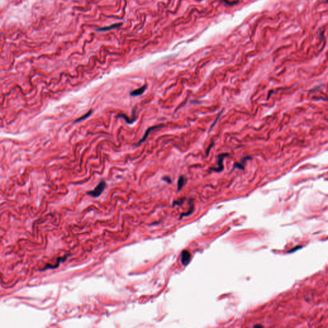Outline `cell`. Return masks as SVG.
Listing matches in <instances>:
<instances>
[{"label": "cell", "mask_w": 328, "mask_h": 328, "mask_svg": "<svg viewBox=\"0 0 328 328\" xmlns=\"http://www.w3.org/2000/svg\"><path fill=\"white\" fill-rule=\"evenodd\" d=\"M147 88V85H143L142 87L138 88L137 89H136V90H134L132 92H130V95L131 96H141L142 95L146 90Z\"/></svg>", "instance_id": "8992f818"}, {"label": "cell", "mask_w": 328, "mask_h": 328, "mask_svg": "<svg viewBox=\"0 0 328 328\" xmlns=\"http://www.w3.org/2000/svg\"><path fill=\"white\" fill-rule=\"evenodd\" d=\"M251 158H252L250 156H245L242 158V160L240 161V162L239 163L236 162L234 164L233 169H235V168H238V169H240V170H244L245 165L247 161L249 160H251Z\"/></svg>", "instance_id": "277c9868"}, {"label": "cell", "mask_w": 328, "mask_h": 328, "mask_svg": "<svg viewBox=\"0 0 328 328\" xmlns=\"http://www.w3.org/2000/svg\"><path fill=\"white\" fill-rule=\"evenodd\" d=\"M213 143H212V144H211V145H210V146L209 147H208V149H207V150H206V156H208V154H209V152H210V149L212 148V146H213Z\"/></svg>", "instance_id": "4fadbf2b"}, {"label": "cell", "mask_w": 328, "mask_h": 328, "mask_svg": "<svg viewBox=\"0 0 328 328\" xmlns=\"http://www.w3.org/2000/svg\"><path fill=\"white\" fill-rule=\"evenodd\" d=\"M119 117H121L123 119H124L125 121L126 122V123L128 124H132L135 121H133V120H132V119H129L126 115L124 114H119L117 116V118H119Z\"/></svg>", "instance_id": "30bf717a"}, {"label": "cell", "mask_w": 328, "mask_h": 328, "mask_svg": "<svg viewBox=\"0 0 328 328\" xmlns=\"http://www.w3.org/2000/svg\"><path fill=\"white\" fill-rule=\"evenodd\" d=\"M229 156V154L227 153H222L218 155L217 157V168L212 167L210 169L211 171H213L217 173H220L222 172L224 169V165H223V160L226 157H227Z\"/></svg>", "instance_id": "7a4b0ae2"}, {"label": "cell", "mask_w": 328, "mask_h": 328, "mask_svg": "<svg viewBox=\"0 0 328 328\" xmlns=\"http://www.w3.org/2000/svg\"><path fill=\"white\" fill-rule=\"evenodd\" d=\"M121 25V24H115V25H111L110 26H108V27H106V28L105 27V28H99V29H98V30H101V31L108 30V29H112V28L118 27V26H119V25Z\"/></svg>", "instance_id": "8fae6325"}, {"label": "cell", "mask_w": 328, "mask_h": 328, "mask_svg": "<svg viewBox=\"0 0 328 328\" xmlns=\"http://www.w3.org/2000/svg\"><path fill=\"white\" fill-rule=\"evenodd\" d=\"M106 185V182L102 180L98 183V185L95 187L94 190L90 192H87V194L93 197H97L99 195H101V194L103 192L104 190L105 189Z\"/></svg>", "instance_id": "6da1fadb"}, {"label": "cell", "mask_w": 328, "mask_h": 328, "mask_svg": "<svg viewBox=\"0 0 328 328\" xmlns=\"http://www.w3.org/2000/svg\"><path fill=\"white\" fill-rule=\"evenodd\" d=\"M66 259V257L65 258H58V262L57 263H56L55 265H47L44 269H42V271H44V270H46V269H55V268H56L58 267V266L60 265V263H61V262H64Z\"/></svg>", "instance_id": "ba28073f"}, {"label": "cell", "mask_w": 328, "mask_h": 328, "mask_svg": "<svg viewBox=\"0 0 328 328\" xmlns=\"http://www.w3.org/2000/svg\"><path fill=\"white\" fill-rule=\"evenodd\" d=\"M163 126H164L163 125H161V124H160V125H157V126H152V127H150V128H149L147 129V130L146 131V132H145V133H144V136L142 137V138L141 139V140H140V141H139L138 142V143H137V144H136L135 146H138L139 145H141V144H142V143H143V142H144V141H145L146 140V138H147V137H148L149 134H150V133L151 132H152V131H153V130H156V129H158V128H162V127H163Z\"/></svg>", "instance_id": "3957f363"}, {"label": "cell", "mask_w": 328, "mask_h": 328, "mask_svg": "<svg viewBox=\"0 0 328 328\" xmlns=\"http://www.w3.org/2000/svg\"><path fill=\"white\" fill-rule=\"evenodd\" d=\"M181 258H182V263L183 265L185 266L188 265L191 258V253L186 250L183 251L181 254Z\"/></svg>", "instance_id": "5b68a950"}, {"label": "cell", "mask_w": 328, "mask_h": 328, "mask_svg": "<svg viewBox=\"0 0 328 328\" xmlns=\"http://www.w3.org/2000/svg\"><path fill=\"white\" fill-rule=\"evenodd\" d=\"M162 180L165 181V182H167L168 183H172V180H171L170 177H164L162 178Z\"/></svg>", "instance_id": "7c38bea8"}, {"label": "cell", "mask_w": 328, "mask_h": 328, "mask_svg": "<svg viewBox=\"0 0 328 328\" xmlns=\"http://www.w3.org/2000/svg\"><path fill=\"white\" fill-rule=\"evenodd\" d=\"M92 110H91L90 111H88L87 114H85L83 115V116H82V117H80L78 118L77 119H76V120L74 121V123H79V122H80V121H84L85 119H87L88 117H90V116L92 115Z\"/></svg>", "instance_id": "9c48e42d"}, {"label": "cell", "mask_w": 328, "mask_h": 328, "mask_svg": "<svg viewBox=\"0 0 328 328\" xmlns=\"http://www.w3.org/2000/svg\"><path fill=\"white\" fill-rule=\"evenodd\" d=\"M186 181V179L184 176H180L179 177L177 181V191H181L182 188L185 185Z\"/></svg>", "instance_id": "52a82bcc"}]
</instances>
